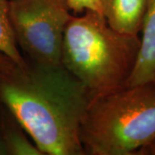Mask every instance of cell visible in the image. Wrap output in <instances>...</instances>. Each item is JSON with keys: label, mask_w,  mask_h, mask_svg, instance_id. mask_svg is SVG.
Instances as JSON below:
<instances>
[{"label": "cell", "mask_w": 155, "mask_h": 155, "mask_svg": "<svg viewBox=\"0 0 155 155\" xmlns=\"http://www.w3.org/2000/svg\"><path fill=\"white\" fill-rule=\"evenodd\" d=\"M91 99L83 84L61 64L27 60L25 67L0 72V103L43 155L85 154L80 126Z\"/></svg>", "instance_id": "cell-1"}, {"label": "cell", "mask_w": 155, "mask_h": 155, "mask_svg": "<svg viewBox=\"0 0 155 155\" xmlns=\"http://www.w3.org/2000/svg\"><path fill=\"white\" fill-rule=\"evenodd\" d=\"M140 47L139 35L118 33L94 11L72 14L61 45V64L91 98L127 86Z\"/></svg>", "instance_id": "cell-2"}, {"label": "cell", "mask_w": 155, "mask_h": 155, "mask_svg": "<svg viewBox=\"0 0 155 155\" xmlns=\"http://www.w3.org/2000/svg\"><path fill=\"white\" fill-rule=\"evenodd\" d=\"M154 139L155 83L91 99L80 126L85 154H138Z\"/></svg>", "instance_id": "cell-3"}, {"label": "cell", "mask_w": 155, "mask_h": 155, "mask_svg": "<svg viewBox=\"0 0 155 155\" xmlns=\"http://www.w3.org/2000/svg\"><path fill=\"white\" fill-rule=\"evenodd\" d=\"M8 14L17 46L29 61L61 64L63 35L73 14L69 0H9Z\"/></svg>", "instance_id": "cell-4"}, {"label": "cell", "mask_w": 155, "mask_h": 155, "mask_svg": "<svg viewBox=\"0 0 155 155\" xmlns=\"http://www.w3.org/2000/svg\"><path fill=\"white\" fill-rule=\"evenodd\" d=\"M136 61L127 86L155 83V0H149Z\"/></svg>", "instance_id": "cell-5"}, {"label": "cell", "mask_w": 155, "mask_h": 155, "mask_svg": "<svg viewBox=\"0 0 155 155\" xmlns=\"http://www.w3.org/2000/svg\"><path fill=\"white\" fill-rule=\"evenodd\" d=\"M149 0H101L102 14L118 33L139 35Z\"/></svg>", "instance_id": "cell-6"}, {"label": "cell", "mask_w": 155, "mask_h": 155, "mask_svg": "<svg viewBox=\"0 0 155 155\" xmlns=\"http://www.w3.org/2000/svg\"><path fill=\"white\" fill-rule=\"evenodd\" d=\"M0 140L5 155H43L21 123L1 103Z\"/></svg>", "instance_id": "cell-7"}, {"label": "cell", "mask_w": 155, "mask_h": 155, "mask_svg": "<svg viewBox=\"0 0 155 155\" xmlns=\"http://www.w3.org/2000/svg\"><path fill=\"white\" fill-rule=\"evenodd\" d=\"M9 0H0V51L17 66L25 67L27 60L17 46L9 20Z\"/></svg>", "instance_id": "cell-8"}, {"label": "cell", "mask_w": 155, "mask_h": 155, "mask_svg": "<svg viewBox=\"0 0 155 155\" xmlns=\"http://www.w3.org/2000/svg\"><path fill=\"white\" fill-rule=\"evenodd\" d=\"M69 5L73 14H80L87 10L102 14L101 0H69Z\"/></svg>", "instance_id": "cell-9"}, {"label": "cell", "mask_w": 155, "mask_h": 155, "mask_svg": "<svg viewBox=\"0 0 155 155\" xmlns=\"http://www.w3.org/2000/svg\"><path fill=\"white\" fill-rule=\"evenodd\" d=\"M17 65L11 59L0 51V72H7L13 69Z\"/></svg>", "instance_id": "cell-10"}, {"label": "cell", "mask_w": 155, "mask_h": 155, "mask_svg": "<svg viewBox=\"0 0 155 155\" xmlns=\"http://www.w3.org/2000/svg\"><path fill=\"white\" fill-rule=\"evenodd\" d=\"M140 155H155V139L148 145L140 150Z\"/></svg>", "instance_id": "cell-11"}, {"label": "cell", "mask_w": 155, "mask_h": 155, "mask_svg": "<svg viewBox=\"0 0 155 155\" xmlns=\"http://www.w3.org/2000/svg\"><path fill=\"white\" fill-rule=\"evenodd\" d=\"M0 155H5V149L3 147V145H2V142H1V140H0Z\"/></svg>", "instance_id": "cell-12"}]
</instances>
